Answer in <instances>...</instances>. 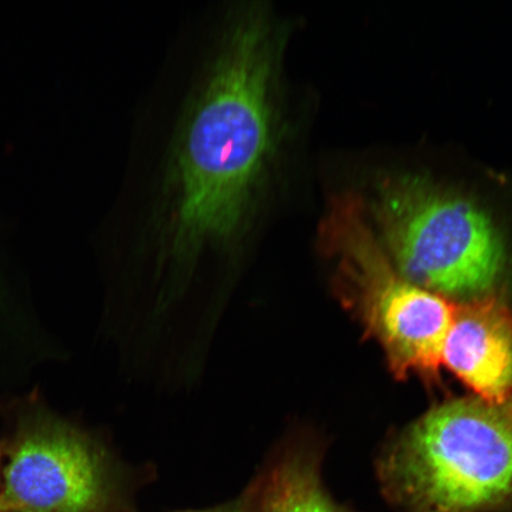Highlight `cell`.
<instances>
[{
  "label": "cell",
  "instance_id": "8",
  "mask_svg": "<svg viewBox=\"0 0 512 512\" xmlns=\"http://www.w3.org/2000/svg\"><path fill=\"white\" fill-rule=\"evenodd\" d=\"M246 504V496L245 492L239 497L232 499V501L215 505V507L201 509V510H184V511H176V512H243L245 510Z\"/></svg>",
  "mask_w": 512,
  "mask_h": 512
},
{
  "label": "cell",
  "instance_id": "7",
  "mask_svg": "<svg viewBox=\"0 0 512 512\" xmlns=\"http://www.w3.org/2000/svg\"><path fill=\"white\" fill-rule=\"evenodd\" d=\"M322 453L303 433H288L272 447L243 490V512H352L325 489Z\"/></svg>",
  "mask_w": 512,
  "mask_h": 512
},
{
  "label": "cell",
  "instance_id": "6",
  "mask_svg": "<svg viewBox=\"0 0 512 512\" xmlns=\"http://www.w3.org/2000/svg\"><path fill=\"white\" fill-rule=\"evenodd\" d=\"M445 367L473 395L502 401L512 395V311L490 294L456 302L441 349Z\"/></svg>",
  "mask_w": 512,
  "mask_h": 512
},
{
  "label": "cell",
  "instance_id": "5",
  "mask_svg": "<svg viewBox=\"0 0 512 512\" xmlns=\"http://www.w3.org/2000/svg\"><path fill=\"white\" fill-rule=\"evenodd\" d=\"M0 512H137L151 466H132L104 435L63 418L37 392L2 407Z\"/></svg>",
  "mask_w": 512,
  "mask_h": 512
},
{
  "label": "cell",
  "instance_id": "2",
  "mask_svg": "<svg viewBox=\"0 0 512 512\" xmlns=\"http://www.w3.org/2000/svg\"><path fill=\"white\" fill-rule=\"evenodd\" d=\"M364 203L384 252L413 284L460 303L496 294L507 277V235L464 190L419 175H387Z\"/></svg>",
  "mask_w": 512,
  "mask_h": 512
},
{
  "label": "cell",
  "instance_id": "4",
  "mask_svg": "<svg viewBox=\"0 0 512 512\" xmlns=\"http://www.w3.org/2000/svg\"><path fill=\"white\" fill-rule=\"evenodd\" d=\"M318 251L334 265V286L398 376L434 380L456 302L396 270L369 221L363 195L335 192L317 229Z\"/></svg>",
  "mask_w": 512,
  "mask_h": 512
},
{
  "label": "cell",
  "instance_id": "9",
  "mask_svg": "<svg viewBox=\"0 0 512 512\" xmlns=\"http://www.w3.org/2000/svg\"><path fill=\"white\" fill-rule=\"evenodd\" d=\"M3 464H4L3 452H2V448H0V480H2Z\"/></svg>",
  "mask_w": 512,
  "mask_h": 512
},
{
  "label": "cell",
  "instance_id": "3",
  "mask_svg": "<svg viewBox=\"0 0 512 512\" xmlns=\"http://www.w3.org/2000/svg\"><path fill=\"white\" fill-rule=\"evenodd\" d=\"M379 476L399 512L512 510V395L432 408L387 447Z\"/></svg>",
  "mask_w": 512,
  "mask_h": 512
},
{
  "label": "cell",
  "instance_id": "1",
  "mask_svg": "<svg viewBox=\"0 0 512 512\" xmlns=\"http://www.w3.org/2000/svg\"><path fill=\"white\" fill-rule=\"evenodd\" d=\"M296 29L271 0L210 4L178 30L140 102L104 242L113 280L146 294L152 323L201 285L229 290L284 213Z\"/></svg>",
  "mask_w": 512,
  "mask_h": 512
}]
</instances>
